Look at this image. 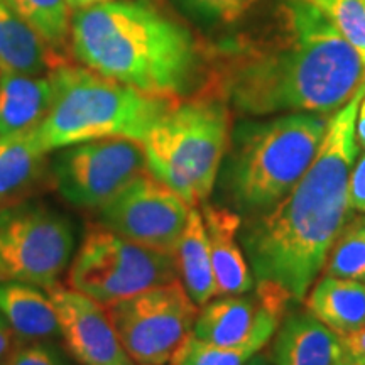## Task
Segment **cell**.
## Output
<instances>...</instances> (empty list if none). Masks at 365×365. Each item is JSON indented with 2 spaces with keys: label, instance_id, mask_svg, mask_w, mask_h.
<instances>
[{
  "label": "cell",
  "instance_id": "30",
  "mask_svg": "<svg viewBox=\"0 0 365 365\" xmlns=\"http://www.w3.org/2000/svg\"><path fill=\"white\" fill-rule=\"evenodd\" d=\"M350 359H365V325L340 336Z\"/></svg>",
  "mask_w": 365,
  "mask_h": 365
},
{
  "label": "cell",
  "instance_id": "34",
  "mask_svg": "<svg viewBox=\"0 0 365 365\" xmlns=\"http://www.w3.org/2000/svg\"><path fill=\"white\" fill-rule=\"evenodd\" d=\"M344 365H365V359H349Z\"/></svg>",
  "mask_w": 365,
  "mask_h": 365
},
{
  "label": "cell",
  "instance_id": "25",
  "mask_svg": "<svg viewBox=\"0 0 365 365\" xmlns=\"http://www.w3.org/2000/svg\"><path fill=\"white\" fill-rule=\"evenodd\" d=\"M330 19L339 33L357 49L365 63V6L364 0H308Z\"/></svg>",
  "mask_w": 365,
  "mask_h": 365
},
{
  "label": "cell",
  "instance_id": "24",
  "mask_svg": "<svg viewBox=\"0 0 365 365\" xmlns=\"http://www.w3.org/2000/svg\"><path fill=\"white\" fill-rule=\"evenodd\" d=\"M257 352L244 346H220L191 335L182 341L170 365H245Z\"/></svg>",
  "mask_w": 365,
  "mask_h": 365
},
{
  "label": "cell",
  "instance_id": "12",
  "mask_svg": "<svg viewBox=\"0 0 365 365\" xmlns=\"http://www.w3.org/2000/svg\"><path fill=\"white\" fill-rule=\"evenodd\" d=\"M293 303L281 287L257 281L252 293L223 296L203 304L196 317V339L220 346H244L259 352L272 339Z\"/></svg>",
  "mask_w": 365,
  "mask_h": 365
},
{
  "label": "cell",
  "instance_id": "20",
  "mask_svg": "<svg viewBox=\"0 0 365 365\" xmlns=\"http://www.w3.org/2000/svg\"><path fill=\"white\" fill-rule=\"evenodd\" d=\"M51 51L12 4L0 0V70L39 76L56 65Z\"/></svg>",
  "mask_w": 365,
  "mask_h": 365
},
{
  "label": "cell",
  "instance_id": "2",
  "mask_svg": "<svg viewBox=\"0 0 365 365\" xmlns=\"http://www.w3.org/2000/svg\"><path fill=\"white\" fill-rule=\"evenodd\" d=\"M365 83L328 120L317 158L276 207L242 220L240 244L257 281L303 301L325 267L336 237L352 218L350 173L357 159V113Z\"/></svg>",
  "mask_w": 365,
  "mask_h": 365
},
{
  "label": "cell",
  "instance_id": "22",
  "mask_svg": "<svg viewBox=\"0 0 365 365\" xmlns=\"http://www.w3.org/2000/svg\"><path fill=\"white\" fill-rule=\"evenodd\" d=\"M51 49H63L71 33L68 0H9Z\"/></svg>",
  "mask_w": 365,
  "mask_h": 365
},
{
  "label": "cell",
  "instance_id": "13",
  "mask_svg": "<svg viewBox=\"0 0 365 365\" xmlns=\"http://www.w3.org/2000/svg\"><path fill=\"white\" fill-rule=\"evenodd\" d=\"M68 352L81 365H137L118 339L107 309L88 296L54 286L49 289Z\"/></svg>",
  "mask_w": 365,
  "mask_h": 365
},
{
  "label": "cell",
  "instance_id": "31",
  "mask_svg": "<svg viewBox=\"0 0 365 365\" xmlns=\"http://www.w3.org/2000/svg\"><path fill=\"white\" fill-rule=\"evenodd\" d=\"M355 135H357V144L365 149V97L362 98L357 113V127H355Z\"/></svg>",
  "mask_w": 365,
  "mask_h": 365
},
{
  "label": "cell",
  "instance_id": "36",
  "mask_svg": "<svg viewBox=\"0 0 365 365\" xmlns=\"http://www.w3.org/2000/svg\"><path fill=\"white\" fill-rule=\"evenodd\" d=\"M364 6H365V0H364Z\"/></svg>",
  "mask_w": 365,
  "mask_h": 365
},
{
  "label": "cell",
  "instance_id": "18",
  "mask_svg": "<svg viewBox=\"0 0 365 365\" xmlns=\"http://www.w3.org/2000/svg\"><path fill=\"white\" fill-rule=\"evenodd\" d=\"M0 314L19 340L39 341L61 335L51 296L34 284L12 279L0 282Z\"/></svg>",
  "mask_w": 365,
  "mask_h": 365
},
{
  "label": "cell",
  "instance_id": "27",
  "mask_svg": "<svg viewBox=\"0 0 365 365\" xmlns=\"http://www.w3.org/2000/svg\"><path fill=\"white\" fill-rule=\"evenodd\" d=\"M4 365H66L61 355L53 346L31 344L19 346Z\"/></svg>",
  "mask_w": 365,
  "mask_h": 365
},
{
  "label": "cell",
  "instance_id": "23",
  "mask_svg": "<svg viewBox=\"0 0 365 365\" xmlns=\"http://www.w3.org/2000/svg\"><path fill=\"white\" fill-rule=\"evenodd\" d=\"M325 274L365 281V217L350 218L328 254Z\"/></svg>",
  "mask_w": 365,
  "mask_h": 365
},
{
  "label": "cell",
  "instance_id": "5",
  "mask_svg": "<svg viewBox=\"0 0 365 365\" xmlns=\"http://www.w3.org/2000/svg\"><path fill=\"white\" fill-rule=\"evenodd\" d=\"M49 80L51 105L36 127L38 143L48 154L105 137L143 143L150 127L176 102L63 61L51 68Z\"/></svg>",
  "mask_w": 365,
  "mask_h": 365
},
{
  "label": "cell",
  "instance_id": "17",
  "mask_svg": "<svg viewBox=\"0 0 365 365\" xmlns=\"http://www.w3.org/2000/svg\"><path fill=\"white\" fill-rule=\"evenodd\" d=\"M46 156L36 127L0 139V210L22 203L38 188L46 173Z\"/></svg>",
  "mask_w": 365,
  "mask_h": 365
},
{
  "label": "cell",
  "instance_id": "4",
  "mask_svg": "<svg viewBox=\"0 0 365 365\" xmlns=\"http://www.w3.org/2000/svg\"><path fill=\"white\" fill-rule=\"evenodd\" d=\"M328 120L323 113L298 112L240 122L220 168L228 208L247 220L276 207L312 166Z\"/></svg>",
  "mask_w": 365,
  "mask_h": 365
},
{
  "label": "cell",
  "instance_id": "16",
  "mask_svg": "<svg viewBox=\"0 0 365 365\" xmlns=\"http://www.w3.org/2000/svg\"><path fill=\"white\" fill-rule=\"evenodd\" d=\"M51 98L49 76L0 70V139L38 127Z\"/></svg>",
  "mask_w": 365,
  "mask_h": 365
},
{
  "label": "cell",
  "instance_id": "32",
  "mask_svg": "<svg viewBox=\"0 0 365 365\" xmlns=\"http://www.w3.org/2000/svg\"><path fill=\"white\" fill-rule=\"evenodd\" d=\"M100 2H105V0H68V6H70L71 11H80V9L91 7Z\"/></svg>",
  "mask_w": 365,
  "mask_h": 365
},
{
  "label": "cell",
  "instance_id": "21",
  "mask_svg": "<svg viewBox=\"0 0 365 365\" xmlns=\"http://www.w3.org/2000/svg\"><path fill=\"white\" fill-rule=\"evenodd\" d=\"M175 261L178 276L196 307H203L217 296L207 228L202 213L196 208H190L188 222L178 242Z\"/></svg>",
  "mask_w": 365,
  "mask_h": 365
},
{
  "label": "cell",
  "instance_id": "11",
  "mask_svg": "<svg viewBox=\"0 0 365 365\" xmlns=\"http://www.w3.org/2000/svg\"><path fill=\"white\" fill-rule=\"evenodd\" d=\"M188 215L181 196L149 171L98 210V223L137 245L175 255Z\"/></svg>",
  "mask_w": 365,
  "mask_h": 365
},
{
  "label": "cell",
  "instance_id": "14",
  "mask_svg": "<svg viewBox=\"0 0 365 365\" xmlns=\"http://www.w3.org/2000/svg\"><path fill=\"white\" fill-rule=\"evenodd\" d=\"M274 335L269 352L274 365H344L350 359L339 333L307 308L287 312Z\"/></svg>",
  "mask_w": 365,
  "mask_h": 365
},
{
  "label": "cell",
  "instance_id": "29",
  "mask_svg": "<svg viewBox=\"0 0 365 365\" xmlns=\"http://www.w3.org/2000/svg\"><path fill=\"white\" fill-rule=\"evenodd\" d=\"M19 339L14 333L6 318L0 314V365H4L11 359V355L19 349Z\"/></svg>",
  "mask_w": 365,
  "mask_h": 365
},
{
  "label": "cell",
  "instance_id": "26",
  "mask_svg": "<svg viewBox=\"0 0 365 365\" xmlns=\"http://www.w3.org/2000/svg\"><path fill=\"white\" fill-rule=\"evenodd\" d=\"M186 16L203 24H234L262 0H175Z\"/></svg>",
  "mask_w": 365,
  "mask_h": 365
},
{
  "label": "cell",
  "instance_id": "1",
  "mask_svg": "<svg viewBox=\"0 0 365 365\" xmlns=\"http://www.w3.org/2000/svg\"><path fill=\"white\" fill-rule=\"evenodd\" d=\"M365 83L357 49L308 0H267L247 29L207 46L202 93L239 117L333 115Z\"/></svg>",
  "mask_w": 365,
  "mask_h": 365
},
{
  "label": "cell",
  "instance_id": "15",
  "mask_svg": "<svg viewBox=\"0 0 365 365\" xmlns=\"http://www.w3.org/2000/svg\"><path fill=\"white\" fill-rule=\"evenodd\" d=\"M202 217L207 228L217 296L250 293L254 277L239 242L242 217L232 208L212 203L203 205Z\"/></svg>",
  "mask_w": 365,
  "mask_h": 365
},
{
  "label": "cell",
  "instance_id": "3",
  "mask_svg": "<svg viewBox=\"0 0 365 365\" xmlns=\"http://www.w3.org/2000/svg\"><path fill=\"white\" fill-rule=\"evenodd\" d=\"M71 51L88 70L180 100L202 88L207 46L153 0H105L71 16Z\"/></svg>",
  "mask_w": 365,
  "mask_h": 365
},
{
  "label": "cell",
  "instance_id": "8",
  "mask_svg": "<svg viewBox=\"0 0 365 365\" xmlns=\"http://www.w3.org/2000/svg\"><path fill=\"white\" fill-rule=\"evenodd\" d=\"M75 249V232L65 215L38 203L0 210L2 279L51 289L66 271Z\"/></svg>",
  "mask_w": 365,
  "mask_h": 365
},
{
  "label": "cell",
  "instance_id": "35",
  "mask_svg": "<svg viewBox=\"0 0 365 365\" xmlns=\"http://www.w3.org/2000/svg\"><path fill=\"white\" fill-rule=\"evenodd\" d=\"M0 279H2V274H0Z\"/></svg>",
  "mask_w": 365,
  "mask_h": 365
},
{
  "label": "cell",
  "instance_id": "7",
  "mask_svg": "<svg viewBox=\"0 0 365 365\" xmlns=\"http://www.w3.org/2000/svg\"><path fill=\"white\" fill-rule=\"evenodd\" d=\"M175 279V255L137 245L97 223L81 240L68 286L107 308Z\"/></svg>",
  "mask_w": 365,
  "mask_h": 365
},
{
  "label": "cell",
  "instance_id": "19",
  "mask_svg": "<svg viewBox=\"0 0 365 365\" xmlns=\"http://www.w3.org/2000/svg\"><path fill=\"white\" fill-rule=\"evenodd\" d=\"M304 308L341 336L365 325V284L357 279L323 276L304 296Z\"/></svg>",
  "mask_w": 365,
  "mask_h": 365
},
{
  "label": "cell",
  "instance_id": "33",
  "mask_svg": "<svg viewBox=\"0 0 365 365\" xmlns=\"http://www.w3.org/2000/svg\"><path fill=\"white\" fill-rule=\"evenodd\" d=\"M245 365H271V364H269V359L264 357V355H254L252 359L245 362Z\"/></svg>",
  "mask_w": 365,
  "mask_h": 365
},
{
  "label": "cell",
  "instance_id": "9",
  "mask_svg": "<svg viewBox=\"0 0 365 365\" xmlns=\"http://www.w3.org/2000/svg\"><path fill=\"white\" fill-rule=\"evenodd\" d=\"M107 314L137 365H166L193 331L198 308L175 279L117 301Z\"/></svg>",
  "mask_w": 365,
  "mask_h": 365
},
{
  "label": "cell",
  "instance_id": "6",
  "mask_svg": "<svg viewBox=\"0 0 365 365\" xmlns=\"http://www.w3.org/2000/svg\"><path fill=\"white\" fill-rule=\"evenodd\" d=\"M232 110L213 95L196 91L176 100L143 139L149 171L190 208L213 193L230 145Z\"/></svg>",
  "mask_w": 365,
  "mask_h": 365
},
{
  "label": "cell",
  "instance_id": "10",
  "mask_svg": "<svg viewBox=\"0 0 365 365\" xmlns=\"http://www.w3.org/2000/svg\"><path fill=\"white\" fill-rule=\"evenodd\" d=\"M54 186L71 205L100 210L149 173L140 140L105 137L63 148L51 163Z\"/></svg>",
  "mask_w": 365,
  "mask_h": 365
},
{
  "label": "cell",
  "instance_id": "28",
  "mask_svg": "<svg viewBox=\"0 0 365 365\" xmlns=\"http://www.w3.org/2000/svg\"><path fill=\"white\" fill-rule=\"evenodd\" d=\"M349 200L355 212L365 213V154L357 164H354V170L350 173Z\"/></svg>",
  "mask_w": 365,
  "mask_h": 365
}]
</instances>
